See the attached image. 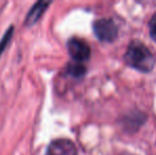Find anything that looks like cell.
<instances>
[{
  "label": "cell",
  "mask_w": 156,
  "mask_h": 155,
  "mask_svg": "<svg viewBox=\"0 0 156 155\" xmlns=\"http://www.w3.org/2000/svg\"><path fill=\"white\" fill-rule=\"evenodd\" d=\"M67 72L73 78H82L86 72V67L78 62H72L67 65Z\"/></svg>",
  "instance_id": "obj_6"
},
{
  "label": "cell",
  "mask_w": 156,
  "mask_h": 155,
  "mask_svg": "<svg viewBox=\"0 0 156 155\" xmlns=\"http://www.w3.org/2000/svg\"><path fill=\"white\" fill-rule=\"evenodd\" d=\"M13 31H14V27L11 26V27L5 31L4 35L2 36L1 41H0V56H1V54L3 53V51L5 50V48H6V46L9 45V43H10L11 38H12V36H13Z\"/></svg>",
  "instance_id": "obj_7"
},
{
  "label": "cell",
  "mask_w": 156,
  "mask_h": 155,
  "mask_svg": "<svg viewBox=\"0 0 156 155\" xmlns=\"http://www.w3.org/2000/svg\"><path fill=\"white\" fill-rule=\"evenodd\" d=\"M67 49L73 62L82 63L90 56V47L82 38L71 37L67 43Z\"/></svg>",
  "instance_id": "obj_3"
},
{
  "label": "cell",
  "mask_w": 156,
  "mask_h": 155,
  "mask_svg": "<svg viewBox=\"0 0 156 155\" xmlns=\"http://www.w3.org/2000/svg\"><path fill=\"white\" fill-rule=\"evenodd\" d=\"M50 5V2L48 1H37L34 3V5L30 9L29 13H28L27 17H26L25 25L26 26H33L36 21H38V19L43 16V14L45 13V11L47 10V8Z\"/></svg>",
  "instance_id": "obj_5"
},
{
  "label": "cell",
  "mask_w": 156,
  "mask_h": 155,
  "mask_svg": "<svg viewBox=\"0 0 156 155\" xmlns=\"http://www.w3.org/2000/svg\"><path fill=\"white\" fill-rule=\"evenodd\" d=\"M45 155H78V151L71 140L58 138L50 143Z\"/></svg>",
  "instance_id": "obj_4"
},
{
  "label": "cell",
  "mask_w": 156,
  "mask_h": 155,
  "mask_svg": "<svg viewBox=\"0 0 156 155\" xmlns=\"http://www.w3.org/2000/svg\"><path fill=\"white\" fill-rule=\"evenodd\" d=\"M149 30H150V35L156 41V14H154L149 23Z\"/></svg>",
  "instance_id": "obj_8"
},
{
  "label": "cell",
  "mask_w": 156,
  "mask_h": 155,
  "mask_svg": "<svg viewBox=\"0 0 156 155\" xmlns=\"http://www.w3.org/2000/svg\"><path fill=\"white\" fill-rule=\"evenodd\" d=\"M94 32L100 41L112 43L118 36V28L111 18H100L94 21Z\"/></svg>",
  "instance_id": "obj_2"
},
{
  "label": "cell",
  "mask_w": 156,
  "mask_h": 155,
  "mask_svg": "<svg viewBox=\"0 0 156 155\" xmlns=\"http://www.w3.org/2000/svg\"><path fill=\"white\" fill-rule=\"evenodd\" d=\"M124 60L133 68L149 72L155 66V58L148 47L140 41H132L124 54Z\"/></svg>",
  "instance_id": "obj_1"
}]
</instances>
